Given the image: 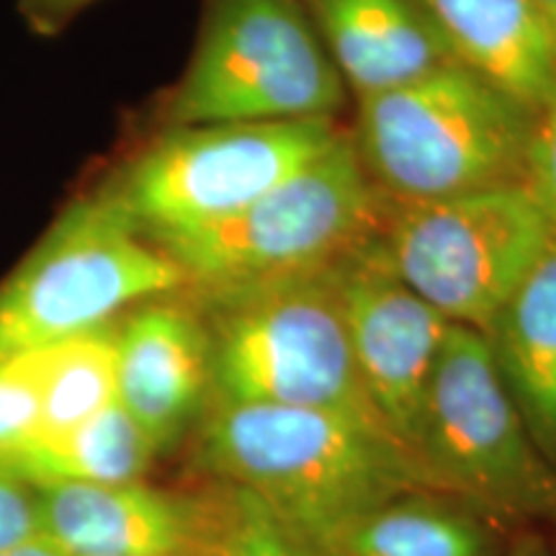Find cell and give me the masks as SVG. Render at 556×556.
Listing matches in <instances>:
<instances>
[{
    "mask_svg": "<svg viewBox=\"0 0 556 556\" xmlns=\"http://www.w3.org/2000/svg\"><path fill=\"white\" fill-rule=\"evenodd\" d=\"M193 464L212 482L258 497L312 554L394 495L435 490L389 435L304 407L212 400L197 426Z\"/></svg>",
    "mask_w": 556,
    "mask_h": 556,
    "instance_id": "obj_1",
    "label": "cell"
},
{
    "mask_svg": "<svg viewBox=\"0 0 556 556\" xmlns=\"http://www.w3.org/2000/svg\"><path fill=\"white\" fill-rule=\"evenodd\" d=\"M353 148L387 201L523 186L536 114L464 62L356 99Z\"/></svg>",
    "mask_w": 556,
    "mask_h": 556,
    "instance_id": "obj_2",
    "label": "cell"
},
{
    "mask_svg": "<svg viewBox=\"0 0 556 556\" xmlns=\"http://www.w3.org/2000/svg\"><path fill=\"white\" fill-rule=\"evenodd\" d=\"M189 291L212 338V400L323 409L392 438L361 379L330 266Z\"/></svg>",
    "mask_w": 556,
    "mask_h": 556,
    "instance_id": "obj_3",
    "label": "cell"
},
{
    "mask_svg": "<svg viewBox=\"0 0 556 556\" xmlns=\"http://www.w3.org/2000/svg\"><path fill=\"white\" fill-rule=\"evenodd\" d=\"M417 464L503 531L556 528V469L528 433L490 338L451 323L428 384Z\"/></svg>",
    "mask_w": 556,
    "mask_h": 556,
    "instance_id": "obj_4",
    "label": "cell"
},
{
    "mask_svg": "<svg viewBox=\"0 0 556 556\" xmlns=\"http://www.w3.org/2000/svg\"><path fill=\"white\" fill-rule=\"evenodd\" d=\"M348 96L302 0H204L189 65L150 129L338 119Z\"/></svg>",
    "mask_w": 556,
    "mask_h": 556,
    "instance_id": "obj_5",
    "label": "cell"
},
{
    "mask_svg": "<svg viewBox=\"0 0 556 556\" xmlns=\"http://www.w3.org/2000/svg\"><path fill=\"white\" fill-rule=\"evenodd\" d=\"M184 289L189 278L178 263L114 201L86 189L0 283V358L101 328Z\"/></svg>",
    "mask_w": 556,
    "mask_h": 556,
    "instance_id": "obj_6",
    "label": "cell"
},
{
    "mask_svg": "<svg viewBox=\"0 0 556 556\" xmlns=\"http://www.w3.org/2000/svg\"><path fill=\"white\" fill-rule=\"evenodd\" d=\"M381 212L384 199L345 131L240 212L152 240L178 263L189 289L208 291L330 266L377 232Z\"/></svg>",
    "mask_w": 556,
    "mask_h": 556,
    "instance_id": "obj_7",
    "label": "cell"
},
{
    "mask_svg": "<svg viewBox=\"0 0 556 556\" xmlns=\"http://www.w3.org/2000/svg\"><path fill=\"white\" fill-rule=\"evenodd\" d=\"M345 131L338 119L148 129L90 189L157 238L240 212Z\"/></svg>",
    "mask_w": 556,
    "mask_h": 556,
    "instance_id": "obj_8",
    "label": "cell"
},
{
    "mask_svg": "<svg viewBox=\"0 0 556 556\" xmlns=\"http://www.w3.org/2000/svg\"><path fill=\"white\" fill-rule=\"evenodd\" d=\"M377 235L415 294L448 323L486 336L554 227L523 184L435 201L384 199Z\"/></svg>",
    "mask_w": 556,
    "mask_h": 556,
    "instance_id": "obj_9",
    "label": "cell"
},
{
    "mask_svg": "<svg viewBox=\"0 0 556 556\" xmlns=\"http://www.w3.org/2000/svg\"><path fill=\"white\" fill-rule=\"evenodd\" d=\"M330 274L368 397L417 464L428 384L451 323L402 281L377 232L330 263Z\"/></svg>",
    "mask_w": 556,
    "mask_h": 556,
    "instance_id": "obj_10",
    "label": "cell"
},
{
    "mask_svg": "<svg viewBox=\"0 0 556 556\" xmlns=\"http://www.w3.org/2000/svg\"><path fill=\"white\" fill-rule=\"evenodd\" d=\"M39 533L67 556H204L225 510V486L165 490L119 484L37 486Z\"/></svg>",
    "mask_w": 556,
    "mask_h": 556,
    "instance_id": "obj_11",
    "label": "cell"
},
{
    "mask_svg": "<svg viewBox=\"0 0 556 556\" xmlns=\"http://www.w3.org/2000/svg\"><path fill=\"white\" fill-rule=\"evenodd\" d=\"M212 392V338L189 289L116 317V400L157 456L170 454L199 426Z\"/></svg>",
    "mask_w": 556,
    "mask_h": 556,
    "instance_id": "obj_12",
    "label": "cell"
},
{
    "mask_svg": "<svg viewBox=\"0 0 556 556\" xmlns=\"http://www.w3.org/2000/svg\"><path fill=\"white\" fill-rule=\"evenodd\" d=\"M356 99L384 93L454 62L426 0H302Z\"/></svg>",
    "mask_w": 556,
    "mask_h": 556,
    "instance_id": "obj_13",
    "label": "cell"
},
{
    "mask_svg": "<svg viewBox=\"0 0 556 556\" xmlns=\"http://www.w3.org/2000/svg\"><path fill=\"white\" fill-rule=\"evenodd\" d=\"M458 62L541 111L556 99V52L533 0H426Z\"/></svg>",
    "mask_w": 556,
    "mask_h": 556,
    "instance_id": "obj_14",
    "label": "cell"
},
{
    "mask_svg": "<svg viewBox=\"0 0 556 556\" xmlns=\"http://www.w3.org/2000/svg\"><path fill=\"white\" fill-rule=\"evenodd\" d=\"M486 338L528 433L556 469V232Z\"/></svg>",
    "mask_w": 556,
    "mask_h": 556,
    "instance_id": "obj_15",
    "label": "cell"
},
{
    "mask_svg": "<svg viewBox=\"0 0 556 556\" xmlns=\"http://www.w3.org/2000/svg\"><path fill=\"white\" fill-rule=\"evenodd\" d=\"M505 533L462 500L417 486L368 510L328 548L343 556H503Z\"/></svg>",
    "mask_w": 556,
    "mask_h": 556,
    "instance_id": "obj_16",
    "label": "cell"
},
{
    "mask_svg": "<svg viewBox=\"0 0 556 556\" xmlns=\"http://www.w3.org/2000/svg\"><path fill=\"white\" fill-rule=\"evenodd\" d=\"M157 451L119 400L65 435L29 438L0 454V469L29 484H119L144 479Z\"/></svg>",
    "mask_w": 556,
    "mask_h": 556,
    "instance_id": "obj_17",
    "label": "cell"
},
{
    "mask_svg": "<svg viewBox=\"0 0 556 556\" xmlns=\"http://www.w3.org/2000/svg\"><path fill=\"white\" fill-rule=\"evenodd\" d=\"M111 402H116V319L45 345L39 438L65 435Z\"/></svg>",
    "mask_w": 556,
    "mask_h": 556,
    "instance_id": "obj_18",
    "label": "cell"
},
{
    "mask_svg": "<svg viewBox=\"0 0 556 556\" xmlns=\"http://www.w3.org/2000/svg\"><path fill=\"white\" fill-rule=\"evenodd\" d=\"M225 486V510L204 556H315L258 497Z\"/></svg>",
    "mask_w": 556,
    "mask_h": 556,
    "instance_id": "obj_19",
    "label": "cell"
},
{
    "mask_svg": "<svg viewBox=\"0 0 556 556\" xmlns=\"http://www.w3.org/2000/svg\"><path fill=\"white\" fill-rule=\"evenodd\" d=\"M45 348L0 358V454L39 433Z\"/></svg>",
    "mask_w": 556,
    "mask_h": 556,
    "instance_id": "obj_20",
    "label": "cell"
},
{
    "mask_svg": "<svg viewBox=\"0 0 556 556\" xmlns=\"http://www.w3.org/2000/svg\"><path fill=\"white\" fill-rule=\"evenodd\" d=\"M526 186L536 197L556 232V99L536 114L531 148H528Z\"/></svg>",
    "mask_w": 556,
    "mask_h": 556,
    "instance_id": "obj_21",
    "label": "cell"
},
{
    "mask_svg": "<svg viewBox=\"0 0 556 556\" xmlns=\"http://www.w3.org/2000/svg\"><path fill=\"white\" fill-rule=\"evenodd\" d=\"M39 536L37 495L29 484L0 469V554Z\"/></svg>",
    "mask_w": 556,
    "mask_h": 556,
    "instance_id": "obj_22",
    "label": "cell"
},
{
    "mask_svg": "<svg viewBox=\"0 0 556 556\" xmlns=\"http://www.w3.org/2000/svg\"><path fill=\"white\" fill-rule=\"evenodd\" d=\"M101 0H16L21 26L37 39H58Z\"/></svg>",
    "mask_w": 556,
    "mask_h": 556,
    "instance_id": "obj_23",
    "label": "cell"
},
{
    "mask_svg": "<svg viewBox=\"0 0 556 556\" xmlns=\"http://www.w3.org/2000/svg\"><path fill=\"white\" fill-rule=\"evenodd\" d=\"M503 556H556V548L541 531H523L510 539Z\"/></svg>",
    "mask_w": 556,
    "mask_h": 556,
    "instance_id": "obj_24",
    "label": "cell"
},
{
    "mask_svg": "<svg viewBox=\"0 0 556 556\" xmlns=\"http://www.w3.org/2000/svg\"><path fill=\"white\" fill-rule=\"evenodd\" d=\"M0 556H67L62 548L50 541L47 536H34L29 541H24V544L9 548V552H3Z\"/></svg>",
    "mask_w": 556,
    "mask_h": 556,
    "instance_id": "obj_25",
    "label": "cell"
},
{
    "mask_svg": "<svg viewBox=\"0 0 556 556\" xmlns=\"http://www.w3.org/2000/svg\"><path fill=\"white\" fill-rule=\"evenodd\" d=\"M533 5H536L541 21H544L548 39H552L556 52V0H533Z\"/></svg>",
    "mask_w": 556,
    "mask_h": 556,
    "instance_id": "obj_26",
    "label": "cell"
},
{
    "mask_svg": "<svg viewBox=\"0 0 556 556\" xmlns=\"http://www.w3.org/2000/svg\"><path fill=\"white\" fill-rule=\"evenodd\" d=\"M315 556H343V554L336 552V548H319V552H315Z\"/></svg>",
    "mask_w": 556,
    "mask_h": 556,
    "instance_id": "obj_27",
    "label": "cell"
}]
</instances>
